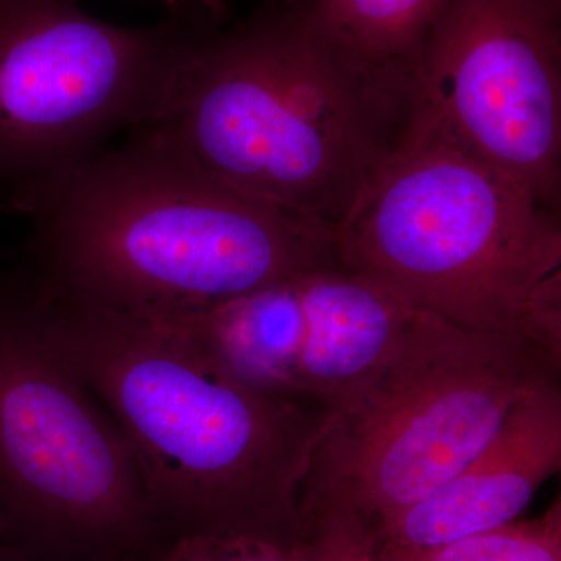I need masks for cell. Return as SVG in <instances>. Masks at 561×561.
Returning a JSON list of instances; mask_svg holds the SVG:
<instances>
[{
	"label": "cell",
	"mask_w": 561,
	"mask_h": 561,
	"mask_svg": "<svg viewBox=\"0 0 561 561\" xmlns=\"http://www.w3.org/2000/svg\"><path fill=\"white\" fill-rule=\"evenodd\" d=\"M423 119L411 65L364 57L306 7L265 3L230 32L191 22L142 128L231 190L334 232Z\"/></svg>",
	"instance_id": "6da1fadb"
},
{
	"label": "cell",
	"mask_w": 561,
	"mask_h": 561,
	"mask_svg": "<svg viewBox=\"0 0 561 561\" xmlns=\"http://www.w3.org/2000/svg\"><path fill=\"white\" fill-rule=\"evenodd\" d=\"M33 283L50 341L130 442L172 538L301 540L327 412L242 381L168 328Z\"/></svg>",
	"instance_id": "7a4b0ae2"
},
{
	"label": "cell",
	"mask_w": 561,
	"mask_h": 561,
	"mask_svg": "<svg viewBox=\"0 0 561 561\" xmlns=\"http://www.w3.org/2000/svg\"><path fill=\"white\" fill-rule=\"evenodd\" d=\"M22 198L25 268L80 300L164 321L339 267L334 232L214 179L149 128Z\"/></svg>",
	"instance_id": "3957f363"
},
{
	"label": "cell",
	"mask_w": 561,
	"mask_h": 561,
	"mask_svg": "<svg viewBox=\"0 0 561 561\" xmlns=\"http://www.w3.org/2000/svg\"><path fill=\"white\" fill-rule=\"evenodd\" d=\"M342 271L413 311L561 351V225L511 173L424 114L334 231Z\"/></svg>",
	"instance_id": "277c9868"
},
{
	"label": "cell",
	"mask_w": 561,
	"mask_h": 561,
	"mask_svg": "<svg viewBox=\"0 0 561 561\" xmlns=\"http://www.w3.org/2000/svg\"><path fill=\"white\" fill-rule=\"evenodd\" d=\"M560 373L561 351L415 311L387 359L328 416L301 516L351 512L381 529L456 478Z\"/></svg>",
	"instance_id": "5b68a950"
},
{
	"label": "cell",
	"mask_w": 561,
	"mask_h": 561,
	"mask_svg": "<svg viewBox=\"0 0 561 561\" xmlns=\"http://www.w3.org/2000/svg\"><path fill=\"white\" fill-rule=\"evenodd\" d=\"M0 531L35 561H149L172 538L130 442L50 341L22 264L0 271Z\"/></svg>",
	"instance_id": "8992f818"
},
{
	"label": "cell",
	"mask_w": 561,
	"mask_h": 561,
	"mask_svg": "<svg viewBox=\"0 0 561 561\" xmlns=\"http://www.w3.org/2000/svg\"><path fill=\"white\" fill-rule=\"evenodd\" d=\"M190 22L122 27L79 0H0V209L149 124Z\"/></svg>",
	"instance_id": "52a82bcc"
},
{
	"label": "cell",
	"mask_w": 561,
	"mask_h": 561,
	"mask_svg": "<svg viewBox=\"0 0 561 561\" xmlns=\"http://www.w3.org/2000/svg\"><path fill=\"white\" fill-rule=\"evenodd\" d=\"M413 72L446 138L559 209L561 0H446Z\"/></svg>",
	"instance_id": "ba28073f"
},
{
	"label": "cell",
	"mask_w": 561,
	"mask_h": 561,
	"mask_svg": "<svg viewBox=\"0 0 561 561\" xmlns=\"http://www.w3.org/2000/svg\"><path fill=\"white\" fill-rule=\"evenodd\" d=\"M413 309L341 267L164 321L232 375L330 415L394 348Z\"/></svg>",
	"instance_id": "9c48e42d"
},
{
	"label": "cell",
	"mask_w": 561,
	"mask_h": 561,
	"mask_svg": "<svg viewBox=\"0 0 561 561\" xmlns=\"http://www.w3.org/2000/svg\"><path fill=\"white\" fill-rule=\"evenodd\" d=\"M561 468L560 379L531 391L445 486L379 529V552L435 548L516 522Z\"/></svg>",
	"instance_id": "30bf717a"
},
{
	"label": "cell",
	"mask_w": 561,
	"mask_h": 561,
	"mask_svg": "<svg viewBox=\"0 0 561 561\" xmlns=\"http://www.w3.org/2000/svg\"><path fill=\"white\" fill-rule=\"evenodd\" d=\"M446 0H306L328 28L364 57L415 62L432 22Z\"/></svg>",
	"instance_id": "8fae6325"
},
{
	"label": "cell",
	"mask_w": 561,
	"mask_h": 561,
	"mask_svg": "<svg viewBox=\"0 0 561 561\" xmlns=\"http://www.w3.org/2000/svg\"><path fill=\"white\" fill-rule=\"evenodd\" d=\"M376 561H561L560 497L531 522H513L420 551H378Z\"/></svg>",
	"instance_id": "7c38bea8"
},
{
	"label": "cell",
	"mask_w": 561,
	"mask_h": 561,
	"mask_svg": "<svg viewBox=\"0 0 561 561\" xmlns=\"http://www.w3.org/2000/svg\"><path fill=\"white\" fill-rule=\"evenodd\" d=\"M301 522L298 561H376L378 527L356 513L316 512Z\"/></svg>",
	"instance_id": "4fadbf2b"
},
{
	"label": "cell",
	"mask_w": 561,
	"mask_h": 561,
	"mask_svg": "<svg viewBox=\"0 0 561 561\" xmlns=\"http://www.w3.org/2000/svg\"><path fill=\"white\" fill-rule=\"evenodd\" d=\"M300 541L286 545L250 535H181L164 542L149 561H298Z\"/></svg>",
	"instance_id": "5bb4252c"
},
{
	"label": "cell",
	"mask_w": 561,
	"mask_h": 561,
	"mask_svg": "<svg viewBox=\"0 0 561 561\" xmlns=\"http://www.w3.org/2000/svg\"><path fill=\"white\" fill-rule=\"evenodd\" d=\"M0 561H35L0 531Z\"/></svg>",
	"instance_id": "9a60e30c"
},
{
	"label": "cell",
	"mask_w": 561,
	"mask_h": 561,
	"mask_svg": "<svg viewBox=\"0 0 561 561\" xmlns=\"http://www.w3.org/2000/svg\"><path fill=\"white\" fill-rule=\"evenodd\" d=\"M168 2L173 5V3L184 2V0H168ZM194 2L205 5L206 10L209 11L210 18H214V20L224 16L225 11H227V9H225L224 0H194Z\"/></svg>",
	"instance_id": "2e32d148"
},
{
	"label": "cell",
	"mask_w": 561,
	"mask_h": 561,
	"mask_svg": "<svg viewBox=\"0 0 561 561\" xmlns=\"http://www.w3.org/2000/svg\"><path fill=\"white\" fill-rule=\"evenodd\" d=\"M306 0H265L267 5L278 7H301L305 5Z\"/></svg>",
	"instance_id": "e0dca14e"
},
{
	"label": "cell",
	"mask_w": 561,
	"mask_h": 561,
	"mask_svg": "<svg viewBox=\"0 0 561 561\" xmlns=\"http://www.w3.org/2000/svg\"><path fill=\"white\" fill-rule=\"evenodd\" d=\"M0 257H2V251H0Z\"/></svg>",
	"instance_id": "ac0fdd59"
}]
</instances>
